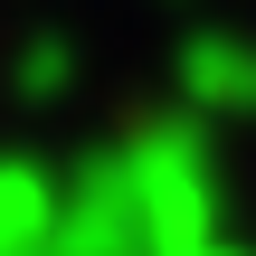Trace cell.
<instances>
[{
	"mask_svg": "<svg viewBox=\"0 0 256 256\" xmlns=\"http://www.w3.org/2000/svg\"><path fill=\"white\" fill-rule=\"evenodd\" d=\"M190 256H238V247H218V238H200V247H190Z\"/></svg>",
	"mask_w": 256,
	"mask_h": 256,
	"instance_id": "6da1fadb",
	"label": "cell"
}]
</instances>
